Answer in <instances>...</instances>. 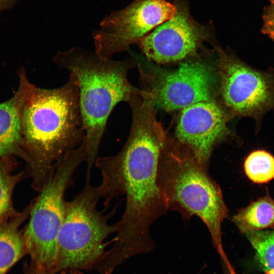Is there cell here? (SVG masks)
<instances>
[{"label":"cell","mask_w":274,"mask_h":274,"mask_svg":"<svg viewBox=\"0 0 274 274\" xmlns=\"http://www.w3.org/2000/svg\"><path fill=\"white\" fill-rule=\"evenodd\" d=\"M215 82V74L209 64L188 61L163 74L150 93L155 104L163 109L182 110L198 102L212 100Z\"/></svg>","instance_id":"10"},{"label":"cell","mask_w":274,"mask_h":274,"mask_svg":"<svg viewBox=\"0 0 274 274\" xmlns=\"http://www.w3.org/2000/svg\"><path fill=\"white\" fill-rule=\"evenodd\" d=\"M222 96L234 113L256 116L274 106V78L217 48Z\"/></svg>","instance_id":"8"},{"label":"cell","mask_w":274,"mask_h":274,"mask_svg":"<svg viewBox=\"0 0 274 274\" xmlns=\"http://www.w3.org/2000/svg\"><path fill=\"white\" fill-rule=\"evenodd\" d=\"M86 158L85 147L81 144L54 165L33 199L29 220L23 229L30 262L51 274L56 259L58 234L64 216L65 192L73 184L77 169Z\"/></svg>","instance_id":"6"},{"label":"cell","mask_w":274,"mask_h":274,"mask_svg":"<svg viewBox=\"0 0 274 274\" xmlns=\"http://www.w3.org/2000/svg\"><path fill=\"white\" fill-rule=\"evenodd\" d=\"M176 10V4L167 0H134L104 18L93 36L94 51L100 57L109 59L128 50L131 44L172 18Z\"/></svg>","instance_id":"7"},{"label":"cell","mask_w":274,"mask_h":274,"mask_svg":"<svg viewBox=\"0 0 274 274\" xmlns=\"http://www.w3.org/2000/svg\"><path fill=\"white\" fill-rule=\"evenodd\" d=\"M223 111L212 100L198 102L183 108L176 134L198 162L208 168L212 152L228 133Z\"/></svg>","instance_id":"11"},{"label":"cell","mask_w":274,"mask_h":274,"mask_svg":"<svg viewBox=\"0 0 274 274\" xmlns=\"http://www.w3.org/2000/svg\"><path fill=\"white\" fill-rule=\"evenodd\" d=\"M244 170L252 182L268 183L274 179V157L264 150L254 151L245 159Z\"/></svg>","instance_id":"16"},{"label":"cell","mask_w":274,"mask_h":274,"mask_svg":"<svg viewBox=\"0 0 274 274\" xmlns=\"http://www.w3.org/2000/svg\"><path fill=\"white\" fill-rule=\"evenodd\" d=\"M3 0H0V4L2 3V2L3 1Z\"/></svg>","instance_id":"23"},{"label":"cell","mask_w":274,"mask_h":274,"mask_svg":"<svg viewBox=\"0 0 274 274\" xmlns=\"http://www.w3.org/2000/svg\"><path fill=\"white\" fill-rule=\"evenodd\" d=\"M269 2V4L263 11L261 32L274 41V0Z\"/></svg>","instance_id":"18"},{"label":"cell","mask_w":274,"mask_h":274,"mask_svg":"<svg viewBox=\"0 0 274 274\" xmlns=\"http://www.w3.org/2000/svg\"><path fill=\"white\" fill-rule=\"evenodd\" d=\"M21 158L33 189L39 192L54 165L84 141L85 133L77 82L46 89L35 84L22 115Z\"/></svg>","instance_id":"2"},{"label":"cell","mask_w":274,"mask_h":274,"mask_svg":"<svg viewBox=\"0 0 274 274\" xmlns=\"http://www.w3.org/2000/svg\"><path fill=\"white\" fill-rule=\"evenodd\" d=\"M131 108V126L123 147L116 154L98 156L94 164L101 176L98 187L105 206L119 196L126 198L113 245L104 256L112 268L153 250L150 226L168 210L157 182L159 159L166 138L157 120L154 104L144 99Z\"/></svg>","instance_id":"1"},{"label":"cell","mask_w":274,"mask_h":274,"mask_svg":"<svg viewBox=\"0 0 274 274\" xmlns=\"http://www.w3.org/2000/svg\"><path fill=\"white\" fill-rule=\"evenodd\" d=\"M176 5L172 18L138 42L144 54L158 63L181 60L196 54L211 36L210 28L193 19L184 1H177Z\"/></svg>","instance_id":"9"},{"label":"cell","mask_w":274,"mask_h":274,"mask_svg":"<svg viewBox=\"0 0 274 274\" xmlns=\"http://www.w3.org/2000/svg\"><path fill=\"white\" fill-rule=\"evenodd\" d=\"M233 221L242 233L274 227V199L266 194L241 209Z\"/></svg>","instance_id":"14"},{"label":"cell","mask_w":274,"mask_h":274,"mask_svg":"<svg viewBox=\"0 0 274 274\" xmlns=\"http://www.w3.org/2000/svg\"><path fill=\"white\" fill-rule=\"evenodd\" d=\"M33 203L21 212L0 221V274H7L27 253L23 233L20 227L29 217Z\"/></svg>","instance_id":"13"},{"label":"cell","mask_w":274,"mask_h":274,"mask_svg":"<svg viewBox=\"0 0 274 274\" xmlns=\"http://www.w3.org/2000/svg\"><path fill=\"white\" fill-rule=\"evenodd\" d=\"M191 151L178 141L166 139L160 155L157 182L168 209L185 220L198 217L206 225L221 260H228L223 249L221 225L228 216L222 191Z\"/></svg>","instance_id":"4"},{"label":"cell","mask_w":274,"mask_h":274,"mask_svg":"<svg viewBox=\"0 0 274 274\" xmlns=\"http://www.w3.org/2000/svg\"><path fill=\"white\" fill-rule=\"evenodd\" d=\"M101 196L97 186L86 183L71 200L66 202L63 220L57 240L53 274L68 269L93 267L105 253V240L117 230L109 223V214L97 208Z\"/></svg>","instance_id":"5"},{"label":"cell","mask_w":274,"mask_h":274,"mask_svg":"<svg viewBox=\"0 0 274 274\" xmlns=\"http://www.w3.org/2000/svg\"><path fill=\"white\" fill-rule=\"evenodd\" d=\"M18 89L9 100L0 104V157L21 158V115L24 104L32 86L25 70L18 72Z\"/></svg>","instance_id":"12"},{"label":"cell","mask_w":274,"mask_h":274,"mask_svg":"<svg viewBox=\"0 0 274 274\" xmlns=\"http://www.w3.org/2000/svg\"><path fill=\"white\" fill-rule=\"evenodd\" d=\"M60 274H83L78 271V270L68 269L60 272Z\"/></svg>","instance_id":"21"},{"label":"cell","mask_w":274,"mask_h":274,"mask_svg":"<svg viewBox=\"0 0 274 274\" xmlns=\"http://www.w3.org/2000/svg\"><path fill=\"white\" fill-rule=\"evenodd\" d=\"M266 274H274V269L266 271Z\"/></svg>","instance_id":"22"},{"label":"cell","mask_w":274,"mask_h":274,"mask_svg":"<svg viewBox=\"0 0 274 274\" xmlns=\"http://www.w3.org/2000/svg\"><path fill=\"white\" fill-rule=\"evenodd\" d=\"M222 263L224 274H235L232 267L230 265H227L226 264H225V263H224V262Z\"/></svg>","instance_id":"20"},{"label":"cell","mask_w":274,"mask_h":274,"mask_svg":"<svg viewBox=\"0 0 274 274\" xmlns=\"http://www.w3.org/2000/svg\"><path fill=\"white\" fill-rule=\"evenodd\" d=\"M16 166L14 157H0V221L18 213L13 205V193L26 174L25 172L14 174Z\"/></svg>","instance_id":"15"},{"label":"cell","mask_w":274,"mask_h":274,"mask_svg":"<svg viewBox=\"0 0 274 274\" xmlns=\"http://www.w3.org/2000/svg\"><path fill=\"white\" fill-rule=\"evenodd\" d=\"M53 62L73 76L78 85L85 136L86 181L90 182L109 117L120 102H129L140 92L127 79L129 60L100 57L94 51L74 47L58 51Z\"/></svg>","instance_id":"3"},{"label":"cell","mask_w":274,"mask_h":274,"mask_svg":"<svg viewBox=\"0 0 274 274\" xmlns=\"http://www.w3.org/2000/svg\"><path fill=\"white\" fill-rule=\"evenodd\" d=\"M23 274H51L47 271L38 267L31 262L24 263Z\"/></svg>","instance_id":"19"},{"label":"cell","mask_w":274,"mask_h":274,"mask_svg":"<svg viewBox=\"0 0 274 274\" xmlns=\"http://www.w3.org/2000/svg\"><path fill=\"white\" fill-rule=\"evenodd\" d=\"M246 235L261 267L266 272L274 269V230L254 231Z\"/></svg>","instance_id":"17"}]
</instances>
